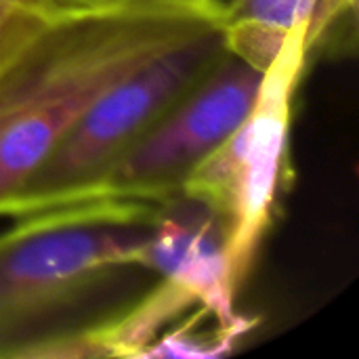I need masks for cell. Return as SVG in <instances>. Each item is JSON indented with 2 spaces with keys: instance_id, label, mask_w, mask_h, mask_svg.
<instances>
[{
  "instance_id": "obj_1",
  "label": "cell",
  "mask_w": 359,
  "mask_h": 359,
  "mask_svg": "<svg viewBox=\"0 0 359 359\" xmlns=\"http://www.w3.org/2000/svg\"><path fill=\"white\" fill-rule=\"evenodd\" d=\"M223 21V0H141L0 17V217L109 86Z\"/></svg>"
},
{
  "instance_id": "obj_2",
  "label": "cell",
  "mask_w": 359,
  "mask_h": 359,
  "mask_svg": "<svg viewBox=\"0 0 359 359\" xmlns=\"http://www.w3.org/2000/svg\"><path fill=\"white\" fill-rule=\"evenodd\" d=\"M160 206L84 200L13 219L0 233V359H53L88 328L90 301L120 276L149 271Z\"/></svg>"
},
{
  "instance_id": "obj_3",
  "label": "cell",
  "mask_w": 359,
  "mask_h": 359,
  "mask_svg": "<svg viewBox=\"0 0 359 359\" xmlns=\"http://www.w3.org/2000/svg\"><path fill=\"white\" fill-rule=\"evenodd\" d=\"M221 21L168 46L109 86L25 181L8 219L86 200L147 130L223 57Z\"/></svg>"
},
{
  "instance_id": "obj_4",
  "label": "cell",
  "mask_w": 359,
  "mask_h": 359,
  "mask_svg": "<svg viewBox=\"0 0 359 359\" xmlns=\"http://www.w3.org/2000/svg\"><path fill=\"white\" fill-rule=\"evenodd\" d=\"M309 25L297 27L263 78L240 126L187 177L181 196L208 206L221 221L233 284L250 273L271 225L286 172L292 97L311 53Z\"/></svg>"
},
{
  "instance_id": "obj_5",
  "label": "cell",
  "mask_w": 359,
  "mask_h": 359,
  "mask_svg": "<svg viewBox=\"0 0 359 359\" xmlns=\"http://www.w3.org/2000/svg\"><path fill=\"white\" fill-rule=\"evenodd\" d=\"M263 78V72L225 53L111 168L86 200L166 204L179 198L187 177L248 116Z\"/></svg>"
},
{
  "instance_id": "obj_6",
  "label": "cell",
  "mask_w": 359,
  "mask_h": 359,
  "mask_svg": "<svg viewBox=\"0 0 359 359\" xmlns=\"http://www.w3.org/2000/svg\"><path fill=\"white\" fill-rule=\"evenodd\" d=\"M145 267L187 292L229 343L252 328L236 313L238 286L231 280L221 221L202 202L179 196L160 206Z\"/></svg>"
},
{
  "instance_id": "obj_7",
  "label": "cell",
  "mask_w": 359,
  "mask_h": 359,
  "mask_svg": "<svg viewBox=\"0 0 359 359\" xmlns=\"http://www.w3.org/2000/svg\"><path fill=\"white\" fill-rule=\"evenodd\" d=\"M355 0H225L223 38L227 53L267 74L280 57L288 36L309 25L311 46L347 11L355 15Z\"/></svg>"
},
{
  "instance_id": "obj_8",
  "label": "cell",
  "mask_w": 359,
  "mask_h": 359,
  "mask_svg": "<svg viewBox=\"0 0 359 359\" xmlns=\"http://www.w3.org/2000/svg\"><path fill=\"white\" fill-rule=\"evenodd\" d=\"M63 8L57 0H0V13L8 11H32V13H53Z\"/></svg>"
},
{
  "instance_id": "obj_9",
  "label": "cell",
  "mask_w": 359,
  "mask_h": 359,
  "mask_svg": "<svg viewBox=\"0 0 359 359\" xmlns=\"http://www.w3.org/2000/svg\"><path fill=\"white\" fill-rule=\"evenodd\" d=\"M61 6H111V4H126V2H141V0H57Z\"/></svg>"
},
{
  "instance_id": "obj_10",
  "label": "cell",
  "mask_w": 359,
  "mask_h": 359,
  "mask_svg": "<svg viewBox=\"0 0 359 359\" xmlns=\"http://www.w3.org/2000/svg\"><path fill=\"white\" fill-rule=\"evenodd\" d=\"M2 15H4V13H0V17H2Z\"/></svg>"
}]
</instances>
